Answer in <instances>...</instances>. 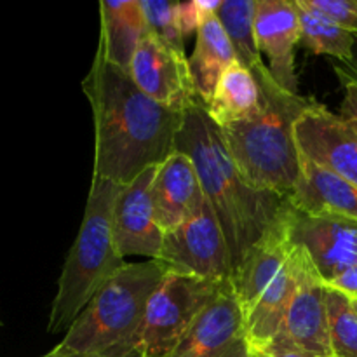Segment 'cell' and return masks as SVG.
Wrapping results in <instances>:
<instances>
[{
  "label": "cell",
  "mask_w": 357,
  "mask_h": 357,
  "mask_svg": "<svg viewBox=\"0 0 357 357\" xmlns=\"http://www.w3.org/2000/svg\"><path fill=\"white\" fill-rule=\"evenodd\" d=\"M225 282L167 271L146 307L139 335L145 357L169 356L195 319L215 302Z\"/></svg>",
  "instance_id": "5b68a950"
},
{
  "label": "cell",
  "mask_w": 357,
  "mask_h": 357,
  "mask_svg": "<svg viewBox=\"0 0 357 357\" xmlns=\"http://www.w3.org/2000/svg\"><path fill=\"white\" fill-rule=\"evenodd\" d=\"M150 194L155 218L164 234L187 222L206 201L197 169L183 152L171 153L157 166Z\"/></svg>",
  "instance_id": "5bb4252c"
},
{
  "label": "cell",
  "mask_w": 357,
  "mask_h": 357,
  "mask_svg": "<svg viewBox=\"0 0 357 357\" xmlns=\"http://www.w3.org/2000/svg\"><path fill=\"white\" fill-rule=\"evenodd\" d=\"M82 91L93 110V178L126 187L174 153L185 112L146 96L126 70L96 51Z\"/></svg>",
  "instance_id": "6da1fadb"
},
{
  "label": "cell",
  "mask_w": 357,
  "mask_h": 357,
  "mask_svg": "<svg viewBox=\"0 0 357 357\" xmlns=\"http://www.w3.org/2000/svg\"><path fill=\"white\" fill-rule=\"evenodd\" d=\"M166 272L157 260L126 264L94 295L52 351L103 357H126L142 351L139 335L146 307Z\"/></svg>",
  "instance_id": "3957f363"
},
{
  "label": "cell",
  "mask_w": 357,
  "mask_h": 357,
  "mask_svg": "<svg viewBox=\"0 0 357 357\" xmlns=\"http://www.w3.org/2000/svg\"><path fill=\"white\" fill-rule=\"evenodd\" d=\"M251 352H255V351H251ZM260 354H264L267 357H319L316 354H310V352L300 351V349H296L295 345L289 344L286 338H282L281 335H279V337L275 338V340L272 342L267 349L260 351Z\"/></svg>",
  "instance_id": "4316f807"
},
{
  "label": "cell",
  "mask_w": 357,
  "mask_h": 357,
  "mask_svg": "<svg viewBox=\"0 0 357 357\" xmlns=\"http://www.w3.org/2000/svg\"><path fill=\"white\" fill-rule=\"evenodd\" d=\"M101 33L96 51L108 63L128 72L139 42L149 33L139 0H101Z\"/></svg>",
  "instance_id": "e0dca14e"
},
{
  "label": "cell",
  "mask_w": 357,
  "mask_h": 357,
  "mask_svg": "<svg viewBox=\"0 0 357 357\" xmlns=\"http://www.w3.org/2000/svg\"><path fill=\"white\" fill-rule=\"evenodd\" d=\"M288 215L289 202L278 222L258 239L234 274L232 284L244 316L288 264L293 250L288 230Z\"/></svg>",
  "instance_id": "9a60e30c"
},
{
  "label": "cell",
  "mask_w": 357,
  "mask_h": 357,
  "mask_svg": "<svg viewBox=\"0 0 357 357\" xmlns=\"http://www.w3.org/2000/svg\"><path fill=\"white\" fill-rule=\"evenodd\" d=\"M288 202L309 216H340L357 222V187L302 155V173Z\"/></svg>",
  "instance_id": "2e32d148"
},
{
  "label": "cell",
  "mask_w": 357,
  "mask_h": 357,
  "mask_svg": "<svg viewBox=\"0 0 357 357\" xmlns=\"http://www.w3.org/2000/svg\"><path fill=\"white\" fill-rule=\"evenodd\" d=\"M253 77L261 93L260 112L248 121L218 128L220 135L250 187L288 197L302 173L295 124L314 100L281 89L267 65Z\"/></svg>",
  "instance_id": "7a4b0ae2"
},
{
  "label": "cell",
  "mask_w": 357,
  "mask_h": 357,
  "mask_svg": "<svg viewBox=\"0 0 357 357\" xmlns=\"http://www.w3.org/2000/svg\"><path fill=\"white\" fill-rule=\"evenodd\" d=\"M119 190L121 185L112 181L91 180L82 223L58 279V291L49 314V333H66L94 295L126 265L112 229Z\"/></svg>",
  "instance_id": "277c9868"
},
{
  "label": "cell",
  "mask_w": 357,
  "mask_h": 357,
  "mask_svg": "<svg viewBox=\"0 0 357 357\" xmlns=\"http://www.w3.org/2000/svg\"><path fill=\"white\" fill-rule=\"evenodd\" d=\"M261 108V93L253 73L234 63L216 84L211 101L206 105L208 117L216 128L237 124L255 117Z\"/></svg>",
  "instance_id": "ffe728a7"
},
{
  "label": "cell",
  "mask_w": 357,
  "mask_h": 357,
  "mask_svg": "<svg viewBox=\"0 0 357 357\" xmlns=\"http://www.w3.org/2000/svg\"><path fill=\"white\" fill-rule=\"evenodd\" d=\"M296 7L300 14V42L314 54L330 56L338 59L342 65H351L354 61L356 35L337 26L319 14L303 9L298 3Z\"/></svg>",
  "instance_id": "7402d4cb"
},
{
  "label": "cell",
  "mask_w": 357,
  "mask_h": 357,
  "mask_svg": "<svg viewBox=\"0 0 357 357\" xmlns=\"http://www.w3.org/2000/svg\"><path fill=\"white\" fill-rule=\"evenodd\" d=\"M42 357H103V356H82V354H59V352H54V351H51V352H47V354L45 356H42ZM126 357H145V354H143L142 351H136V352H132V354H129V356H126Z\"/></svg>",
  "instance_id": "f1b7e54d"
},
{
  "label": "cell",
  "mask_w": 357,
  "mask_h": 357,
  "mask_svg": "<svg viewBox=\"0 0 357 357\" xmlns=\"http://www.w3.org/2000/svg\"><path fill=\"white\" fill-rule=\"evenodd\" d=\"M300 153L357 187V132L340 114L312 101L295 124Z\"/></svg>",
  "instance_id": "8fae6325"
},
{
  "label": "cell",
  "mask_w": 357,
  "mask_h": 357,
  "mask_svg": "<svg viewBox=\"0 0 357 357\" xmlns=\"http://www.w3.org/2000/svg\"><path fill=\"white\" fill-rule=\"evenodd\" d=\"M333 70L337 73L338 80H340L342 89H344L340 117L357 132V75L349 66L342 65V63H335Z\"/></svg>",
  "instance_id": "484cf974"
},
{
  "label": "cell",
  "mask_w": 357,
  "mask_h": 357,
  "mask_svg": "<svg viewBox=\"0 0 357 357\" xmlns=\"http://www.w3.org/2000/svg\"><path fill=\"white\" fill-rule=\"evenodd\" d=\"M236 61V52L225 28L216 13L208 14L199 26L194 52L188 58L195 93L204 107L211 101L218 80Z\"/></svg>",
  "instance_id": "ac0fdd59"
},
{
  "label": "cell",
  "mask_w": 357,
  "mask_h": 357,
  "mask_svg": "<svg viewBox=\"0 0 357 357\" xmlns=\"http://www.w3.org/2000/svg\"><path fill=\"white\" fill-rule=\"evenodd\" d=\"M328 288L337 289V291L349 296L352 302H357V267L349 268L344 274L338 275L335 281H331L330 284H328Z\"/></svg>",
  "instance_id": "83f0119b"
},
{
  "label": "cell",
  "mask_w": 357,
  "mask_h": 357,
  "mask_svg": "<svg viewBox=\"0 0 357 357\" xmlns=\"http://www.w3.org/2000/svg\"><path fill=\"white\" fill-rule=\"evenodd\" d=\"M139 2H142L149 31H152L171 49L185 54V38L174 16V2H167V0H139Z\"/></svg>",
  "instance_id": "cb8c5ba5"
},
{
  "label": "cell",
  "mask_w": 357,
  "mask_h": 357,
  "mask_svg": "<svg viewBox=\"0 0 357 357\" xmlns=\"http://www.w3.org/2000/svg\"><path fill=\"white\" fill-rule=\"evenodd\" d=\"M296 3L357 37V0H296Z\"/></svg>",
  "instance_id": "d4e9b609"
},
{
  "label": "cell",
  "mask_w": 357,
  "mask_h": 357,
  "mask_svg": "<svg viewBox=\"0 0 357 357\" xmlns=\"http://www.w3.org/2000/svg\"><path fill=\"white\" fill-rule=\"evenodd\" d=\"M0 328H2V321H0Z\"/></svg>",
  "instance_id": "1f68e13d"
},
{
  "label": "cell",
  "mask_w": 357,
  "mask_h": 357,
  "mask_svg": "<svg viewBox=\"0 0 357 357\" xmlns=\"http://www.w3.org/2000/svg\"><path fill=\"white\" fill-rule=\"evenodd\" d=\"M167 357H250L246 317L232 281L225 282Z\"/></svg>",
  "instance_id": "30bf717a"
},
{
  "label": "cell",
  "mask_w": 357,
  "mask_h": 357,
  "mask_svg": "<svg viewBox=\"0 0 357 357\" xmlns=\"http://www.w3.org/2000/svg\"><path fill=\"white\" fill-rule=\"evenodd\" d=\"M333 357H357V307L337 289L326 291Z\"/></svg>",
  "instance_id": "603a6c76"
},
{
  "label": "cell",
  "mask_w": 357,
  "mask_h": 357,
  "mask_svg": "<svg viewBox=\"0 0 357 357\" xmlns=\"http://www.w3.org/2000/svg\"><path fill=\"white\" fill-rule=\"evenodd\" d=\"M296 289V272L291 255L286 267L271 282L264 295L246 314V340L250 351L260 352L267 349L284 326L286 314Z\"/></svg>",
  "instance_id": "d6986e66"
},
{
  "label": "cell",
  "mask_w": 357,
  "mask_h": 357,
  "mask_svg": "<svg viewBox=\"0 0 357 357\" xmlns=\"http://www.w3.org/2000/svg\"><path fill=\"white\" fill-rule=\"evenodd\" d=\"M255 14L257 0H222L216 10V17L229 35L237 63L246 66L251 73L265 66L255 37Z\"/></svg>",
  "instance_id": "44dd1931"
},
{
  "label": "cell",
  "mask_w": 357,
  "mask_h": 357,
  "mask_svg": "<svg viewBox=\"0 0 357 357\" xmlns=\"http://www.w3.org/2000/svg\"><path fill=\"white\" fill-rule=\"evenodd\" d=\"M255 37L260 54L268 59V70L281 89L298 93L295 47L300 42V14L295 0H257Z\"/></svg>",
  "instance_id": "4fadbf2b"
},
{
  "label": "cell",
  "mask_w": 357,
  "mask_h": 357,
  "mask_svg": "<svg viewBox=\"0 0 357 357\" xmlns=\"http://www.w3.org/2000/svg\"><path fill=\"white\" fill-rule=\"evenodd\" d=\"M128 72L146 96L167 108L185 112L199 100L187 54L171 49L152 31L139 42Z\"/></svg>",
  "instance_id": "9c48e42d"
},
{
  "label": "cell",
  "mask_w": 357,
  "mask_h": 357,
  "mask_svg": "<svg viewBox=\"0 0 357 357\" xmlns=\"http://www.w3.org/2000/svg\"><path fill=\"white\" fill-rule=\"evenodd\" d=\"M289 239L312 261L324 284L357 267V222L340 216H309L289 204Z\"/></svg>",
  "instance_id": "ba28073f"
},
{
  "label": "cell",
  "mask_w": 357,
  "mask_h": 357,
  "mask_svg": "<svg viewBox=\"0 0 357 357\" xmlns=\"http://www.w3.org/2000/svg\"><path fill=\"white\" fill-rule=\"evenodd\" d=\"M291 264L296 272V289L279 335L300 351L319 357H333L326 303L328 286L305 251L295 244L291 250Z\"/></svg>",
  "instance_id": "52a82bcc"
},
{
  "label": "cell",
  "mask_w": 357,
  "mask_h": 357,
  "mask_svg": "<svg viewBox=\"0 0 357 357\" xmlns=\"http://www.w3.org/2000/svg\"><path fill=\"white\" fill-rule=\"evenodd\" d=\"M354 303H356V307H357V302H354Z\"/></svg>",
  "instance_id": "d6a6232c"
},
{
  "label": "cell",
  "mask_w": 357,
  "mask_h": 357,
  "mask_svg": "<svg viewBox=\"0 0 357 357\" xmlns=\"http://www.w3.org/2000/svg\"><path fill=\"white\" fill-rule=\"evenodd\" d=\"M250 352H251V351H250ZM251 357H267V356L260 354V352H251Z\"/></svg>",
  "instance_id": "4dcf8cb0"
},
{
  "label": "cell",
  "mask_w": 357,
  "mask_h": 357,
  "mask_svg": "<svg viewBox=\"0 0 357 357\" xmlns=\"http://www.w3.org/2000/svg\"><path fill=\"white\" fill-rule=\"evenodd\" d=\"M155 167L139 174L135 181L121 187L114 204L112 229L122 257H145L159 260L164 246V230L155 218L152 202V181Z\"/></svg>",
  "instance_id": "7c38bea8"
},
{
  "label": "cell",
  "mask_w": 357,
  "mask_h": 357,
  "mask_svg": "<svg viewBox=\"0 0 357 357\" xmlns=\"http://www.w3.org/2000/svg\"><path fill=\"white\" fill-rule=\"evenodd\" d=\"M157 261L178 274L208 281H232L229 243L208 201L187 222L164 234L162 253Z\"/></svg>",
  "instance_id": "8992f818"
},
{
  "label": "cell",
  "mask_w": 357,
  "mask_h": 357,
  "mask_svg": "<svg viewBox=\"0 0 357 357\" xmlns=\"http://www.w3.org/2000/svg\"><path fill=\"white\" fill-rule=\"evenodd\" d=\"M345 66H349V68H351L357 75V42H356V51H354V61H352L351 65H345Z\"/></svg>",
  "instance_id": "f546056e"
}]
</instances>
